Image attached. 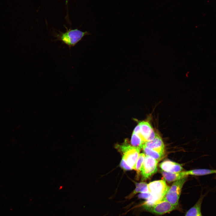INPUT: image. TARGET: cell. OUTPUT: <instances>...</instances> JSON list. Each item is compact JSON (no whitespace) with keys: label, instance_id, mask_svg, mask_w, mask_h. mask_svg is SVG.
<instances>
[{"label":"cell","instance_id":"obj_1","mask_svg":"<svg viewBox=\"0 0 216 216\" xmlns=\"http://www.w3.org/2000/svg\"><path fill=\"white\" fill-rule=\"evenodd\" d=\"M65 27L66 30L64 32L58 31V33H57L53 31L52 35L56 38L54 41H60L63 44L67 45L70 49L81 40L84 36L91 34L87 31L83 32L77 28L68 29L65 26Z\"/></svg>","mask_w":216,"mask_h":216},{"label":"cell","instance_id":"obj_2","mask_svg":"<svg viewBox=\"0 0 216 216\" xmlns=\"http://www.w3.org/2000/svg\"><path fill=\"white\" fill-rule=\"evenodd\" d=\"M149 196L144 203L149 205L156 203L164 199L170 187L164 180L155 181L147 185Z\"/></svg>","mask_w":216,"mask_h":216},{"label":"cell","instance_id":"obj_3","mask_svg":"<svg viewBox=\"0 0 216 216\" xmlns=\"http://www.w3.org/2000/svg\"><path fill=\"white\" fill-rule=\"evenodd\" d=\"M116 147L122 154V160H123L131 169H134L140 149L131 146L126 141L122 145H117Z\"/></svg>","mask_w":216,"mask_h":216},{"label":"cell","instance_id":"obj_4","mask_svg":"<svg viewBox=\"0 0 216 216\" xmlns=\"http://www.w3.org/2000/svg\"><path fill=\"white\" fill-rule=\"evenodd\" d=\"M187 178L185 177L174 182L168 190L163 200L168 201L174 206H178L182 190Z\"/></svg>","mask_w":216,"mask_h":216},{"label":"cell","instance_id":"obj_5","mask_svg":"<svg viewBox=\"0 0 216 216\" xmlns=\"http://www.w3.org/2000/svg\"><path fill=\"white\" fill-rule=\"evenodd\" d=\"M143 209L146 211L158 215H162L178 208V206H174L168 201L162 200L152 205L144 204Z\"/></svg>","mask_w":216,"mask_h":216},{"label":"cell","instance_id":"obj_6","mask_svg":"<svg viewBox=\"0 0 216 216\" xmlns=\"http://www.w3.org/2000/svg\"><path fill=\"white\" fill-rule=\"evenodd\" d=\"M133 132L137 134L144 142L153 140L157 134L149 123L144 121L138 123Z\"/></svg>","mask_w":216,"mask_h":216},{"label":"cell","instance_id":"obj_7","mask_svg":"<svg viewBox=\"0 0 216 216\" xmlns=\"http://www.w3.org/2000/svg\"><path fill=\"white\" fill-rule=\"evenodd\" d=\"M158 162L153 158L146 155L141 170L143 180L148 178L156 172Z\"/></svg>","mask_w":216,"mask_h":216},{"label":"cell","instance_id":"obj_8","mask_svg":"<svg viewBox=\"0 0 216 216\" xmlns=\"http://www.w3.org/2000/svg\"><path fill=\"white\" fill-rule=\"evenodd\" d=\"M143 146L159 152L164 153V145L162 138L157 133L153 140L145 142Z\"/></svg>","mask_w":216,"mask_h":216},{"label":"cell","instance_id":"obj_9","mask_svg":"<svg viewBox=\"0 0 216 216\" xmlns=\"http://www.w3.org/2000/svg\"><path fill=\"white\" fill-rule=\"evenodd\" d=\"M159 167L164 171L172 173L180 172L183 170L180 164L169 160H165L162 162L160 164Z\"/></svg>","mask_w":216,"mask_h":216},{"label":"cell","instance_id":"obj_10","mask_svg":"<svg viewBox=\"0 0 216 216\" xmlns=\"http://www.w3.org/2000/svg\"><path fill=\"white\" fill-rule=\"evenodd\" d=\"M206 194H201L199 199L192 207L185 213L184 216H200L202 214L201 209L202 203Z\"/></svg>","mask_w":216,"mask_h":216},{"label":"cell","instance_id":"obj_11","mask_svg":"<svg viewBox=\"0 0 216 216\" xmlns=\"http://www.w3.org/2000/svg\"><path fill=\"white\" fill-rule=\"evenodd\" d=\"M160 172L164 180L169 182L176 181L188 176L185 174V171L172 173L166 172L161 170Z\"/></svg>","mask_w":216,"mask_h":216},{"label":"cell","instance_id":"obj_12","mask_svg":"<svg viewBox=\"0 0 216 216\" xmlns=\"http://www.w3.org/2000/svg\"><path fill=\"white\" fill-rule=\"evenodd\" d=\"M186 174L195 176H203L213 174H216V170L206 169H194L185 171Z\"/></svg>","mask_w":216,"mask_h":216},{"label":"cell","instance_id":"obj_13","mask_svg":"<svg viewBox=\"0 0 216 216\" xmlns=\"http://www.w3.org/2000/svg\"><path fill=\"white\" fill-rule=\"evenodd\" d=\"M142 148L144 153L146 155L151 157L158 161L161 160L164 156V153L159 152L145 146H143Z\"/></svg>","mask_w":216,"mask_h":216},{"label":"cell","instance_id":"obj_14","mask_svg":"<svg viewBox=\"0 0 216 216\" xmlns=\"http://www.w3.org/2000/svg\"><path fill=\"white\" fill-rule=\"evenodd\" d=\"M147 185V183L144 182L136 183L135 189L128 197L129 199L131 198L138 193H148Z\"/></svg>","mask_w":216,"mask_h":216},{"label":"cell","instance_id":"obj_15","mask_svg":"<svg viewBox=\"0 0 216 216\" xmlns=\"http://www.w3.org/2000/svg\"><path fill=\"white\" fill-rule=\"evenodd\" d=\"M144 143L137 134L133 132L131 140V143L133 146L141 149L142 148Z\"/></svg>","mask_w":216,"mask_h":216},{"label":"cell","instance_id":"obj_16","mask_svg":"<svg viewBox=\"0 0 216 216\" xmlns=\"http://www.w3.org/2000/svg\"><path fill=\"white\" fill-rule=\"evenodd\" d=\"M145 156L146 155L144 153H141L139 155L134 169L137 171L138 173L141 172V168Z\"/></svg>","mask_w":216,"mask_h":216},{"label":"cell","instance_id":"obj_17","mask_svg":"<svg viewBox=\"0 0 216 216\" xmlns=\"http://www.w3.org/2000/svg\"><path fill=\"white\" fill-rule=\"evenodd\" d=\"M120 166L123 169L126 170H131V169L129 166L123 160H122Z\"/></svg>","mask_w":216,"mask_h":216},{"label":"cell","instance_id":"obj_18","mask_svg":"<svg viewBox=\"0 0 216 216\" xmlns=\"http://www.w3.org/2000/svg\"><path fill=\"white\" fill-rule=\"evenodd\" d=\"M149 196V194L148 193H141L138 195V196L139 198H144L147 200Z\"/></svg>","mask_w":216,"mask_h":216},{"label":"cell","instance_id":"obj_19","mask_svg":"<svg viewBox=\"0 0 216 216\" xmlns=\"http://www.w3.org/2000/svg\"><path fill=\"white\" fill-rule=\"evenodd\" d=\"M200 216H203L202 214H201Z\"/></svg>","mask_w":216,"mask_h":216}]
</instances>
